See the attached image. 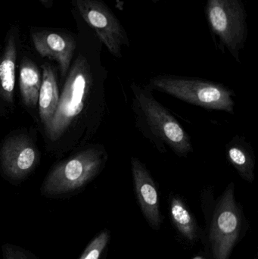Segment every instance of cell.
<instances>
[{"mask_svg":"<svg viewBox=\"0 0 258 259\" xmlns=\"http://www.w3.org/2000/svg\"><path fill=\"white\" fill-rule=\"evenodd\" d=\"M1 252L3 259H39L28 249L12 243L2 245Z\"/></svg>","mask_w":258,"mask_h":259,"instance_id":"cell-17","label":"cell"},{"mask_svg":"<svg viewBox=\"0 0 258 259\" xmlns=\"http://www.w3.org/2000/svg\"><path fill=\"white\" fill-rule=\"evenodd\" d=\"M108 158L107 150L101 145L80 151L50 170L41 186V194L56 199L79 191L101 173Z\"/></svg>","mask_w":258,"mask_h":259,"instance_id":"cell-3","label":"cell"},{"mask_svg":"<svg viewBox=\"0 0 258 259\" xmlns=\"http://www.w3.org/2000/svg\"><path fill=\"white\" fill-rule=\"evenodd\" d=\"M227 161L246 182L255 180L256 158L252 146L242 136L236 135L226 146Z\"/></svg>","mask_w":258,"mask_h":259,"instance_id":"cell-11","label":"cell"},{"mask_svg":"<svg viewBox=\"0 0 258 259\" xmlns=\"http://www.w3.org/2000/svg\"><path fill=\"white\" fill-rule=\"evenodd\" d=\"M31 38L39 55L56 61L61 74L65 77L77 47L75 39L65 32L48 30H32Z\"/></svg>","mask_w":258,"mask_h":259,"instance_id":"cell-10","label":"cell"},{"mask_svg":"<svg viewBox=\"0 0 258 259\" xmlns=\"http://www.w3.org/2000/svg\"><path fill=\"white\" fill-rule=\"evenodd\" d=\"M153 3H157V2L160 1V0H151Z\"/></svg>","mask_w":258,"mask_h":259,"instance_id":"cell-19","label":"cell"},{"mask_svg":"<svg viewBox=\"0 0 258 259\" xmlns=\"http://www.w3.org/2000/svg\"><path fill=\"white\" fill-rule=\"evenodd\" d=\"M85 22L95 31L99 40L117 58L122 56V48L130 40L125 29L102 0H74Z\"/></svg>","mask_w":258,"mask_h":259,"instance_id":"cell-7","label":"cell"},{"mask_svg":"<svg viewBox=\"0 0 258 259\" xmlns=\"http://www.w3.org/2000/svg\"><path fill=\"white\" fill-rule=\"evenodd\" d=\"M151 91H159L181 101L208 110L235 113L236 94L221 83L204 79L159 74L146 85Z\"/></svg>","mask_w":258,"mask_h":259,"instance_id":"cell-4","label":"cell"},{"mask_svg":"<svg viewBox=\"0 0 258 259\" xmlns=\"http://www.w3.org/2000/svg\"><path fill=\"white\" fill-rule=\"evenodd\" d=\"M242 213L230 183L216 201L212 213L210 242L214 259H228L240 234Z\"/></svg>","mask_w":258,"mask_h":259,"instance_id":"cell-6","label":"cell"},{"mask_svg":"<svg viewBox=\"0 0 258 259\" xmlns=\"http://www.w3.org/2000/svg\"><path fill=\"white\" fill-rule=\"evenodd\" d=\"M53 0H40L42 4L46 8L51 7V5H53Z\"/></svg>","mask_w":258,"mask_h":259,"instance_id":"cell-18","label":"cell"},{"mask_svg":"<svg viewBox=\"0 0 258 259\" xmlns=\"http://www.w3.org/2000/svg\"><path fill=\"white\" fill-rule=\"evenodd\" d=\"M170 215L174 227L180 234L190 243L198 237V225L184 199L176 193L169 198Z\"/></svg>","mask_w":258,"mask_h":259,"instance_id":"cell-14","label":"cell"},{"mask_svg":"<svg viewBox=\"0 0 258 259\" xmlns=\"http://www.w3.org/2000/svg\"><path fill=\"white\" fill-rule=\"evenodd\" d=\"M109 240L110 232L109 230H103L91 240L78 259H101Z\"/></svg>","mask_w":258,"mask_h":259,"instance_id":"cell-16","label":"cell"},{"mask_svg":"<svg viewBox=\"0 0 258 259\" xmlns=\"http://www.w3.org/2000/svg\"><path fill=\"white\" fill-rule=\"evenodd\" d=\"M205 14L209 27L220 44L240 63L247 39V15L241 0H207Z\"/></svg>","mask_w":258,"mask_h":259,"instance_id":"cell-5","label":"cell"},{"mask_svg":"<svg viewBox=\"0 0 258 259\" xmlns=\"http://www.w3.org/2000/svg\"><path fill=\"white\" fill-rule=\"evenodd\" d=\"M69 70L54 116L45 130L53 141L59 140L81 115H87L99 125L106 112L105 70L95 71L83 54L77 56Z\"/></svg>","mask_w":258,"mask_h":259,"instance_id":"cell-1","label":"cell"},{"mask_svg":"<svg viewBox=\"0 0 258 259\" xmlns=\"http://www.w3.org/2000/svg\"><path fill=\"white\" fill-rule=\"evenodd\" d=\"M42 68V83L39 89L38 106L41 121L46 130L54 116L60 96L54 68L48 63L44 64Z\"/></svg>","mask_w":258,"mask_h":259,"instance_id":"cell-13","label":"cell"},{"mask_svg":"<svg viewBox=\"0 0 258 259\" xmlns=\"http://www.w3.org/2000/svg\"><path fill=\"white\" fill-rule=\"evenodd\" d=\"M130 167L135 194L141 211L150 226L159 230L162 217L157 184L148 167L137 157H132Z\"/></svg>","mask_w":258,"mask_h":259,"instance_id":"cell-9","label":"cell"},{"mask_svg":"<svg viewBox=\"0 0 258 259\" xmlns=\"http://www.w3.org/2000/svg\"><path fill=\"white\" fill-rule=\"evenodd\" d=\"M17 30H11L3 53L0 56V98L7 103L14 102L18 46Z\"/></svg>","mask_w":258,"mask_h":259,"instance_id":"cell-12","label":"cell"},{"mask_svg":"<svg viewBox=\"0 0 258 259\" xmlns=\"http://www.w3.org/2000/svg\"><path fill=\"white\" fill-rule=\"evenodd\" d=\"M132 110L135 125L161 154L171 149L181 158L193 152L192 140L169 109L159 103L147 86L133 82Z\"/></svg>","mask_w":258,"mask_h":259,"instance_id":"cell-2","label":"cell"},{"mask_svg":"<svg viewBox=\"0 0 258 259\" xmlns=\"http://www.w3.org/2000/svg\"><path fill=\"white\" fill-rule=\"evenodd\" d=\"M42 78L34 62L28 59L21 62L20 69L19 86L24 104L30 108H35L38 104L39 89Z\"/></svg>","mask_w":258,"mask_h":259,"instance_id":"cell-15","label":"cell"},{"mask_svg":"<svg viewBox=\"0 0 258 259\" xmlns=\"http://www.w3.org/2000/svg\"><path fill=\"white\" fill-rule=\"evenodd\" d=\"M38 152L29 137L16 135L5 140L0 149V166L9 179H24L38 163Z\"/></svg>","mask_w":258,"mask_h":259,"instance_id":"cell-8","label":"cell"}]
</instances>
